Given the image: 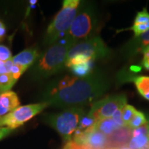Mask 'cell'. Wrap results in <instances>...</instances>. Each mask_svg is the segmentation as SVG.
Returning a JSON list of instances; mask_svg holds the SVG:
<instances>
[{"label": "cell", "mask_w": 149, "mask_h": 149, "mask_svg": "<svg viewBox=\"0 0 149 149\" xmlns=\"http://www.w3.org/2000/svg\"><path fill=\"white\" fill-rule=\"evenodd\" d=\"M109 86V80L100 71L92 72L83 77L68 74L48 85L42 95L43 102L59 109L81 107L93 104Z\"/></svg>", "instance_id": "1"}, {"label": "cell", "mask_w": 149, "mask_h": 149, "mask_svg": "<svg viewBox=\"0 0 149 149\" xmlns=\"http://www.w3.org/2000/svg\"><path fill=\"white\" fill-rule=\"evenodd\" d=\"M74 45L75 43L66 35L50 46L39 57L31 68L33 79H46L64 69L68 51Z\"/></svg>", "instance_id": "2"}, {"label": "cell", "mask_w": 149, "mask_h": 149, "mask_svg": "<svg viewBox=\"0 0 149 149\" xmlns=\"http://www.w3.org/2000/svg\"><path fill=\"white\" fill-rule=\"evenodd\" d=\"M97 22V14L94 4L90 2L80 3L67 35L76 44L94 36Z\"/></svg>", "instance_id": "3"}, {"label": "cell", "mask_w": 149, "mask_h": 149, "mask_svg": "<svg viewBox=\"0 0 149 149\" xmlns=\"http://www.w3.org/2000/svg\"><path fill=\"white\" fill-rule=\"evenodd\" d=\"M81 3L79 0H64L62 8L57 13L46 30L44 43L52 46L68 34L73 22L78 8Z\"/></svg>", "instance_id": "4"}, {"label": "cell", "mask_w": 149, "mask_h": 149, "mask_svg": "<svg viewBox=\"0 0 149 149\" xmlns=\"http://www.w3.org/2000/svg\"><path fill=\"white\" fill-rule=\"evenodd\" d=\"M85 115L81 107L66 109L61 113L48 115L46 122L58 133L64 141L71 140L80 121Z\"/></svg>", "instance_id": "5"}, {"label": "cell", "mask_w": 149, "mask_h": 149, "mask_svg": "<svg viewBox=\"0 0 149 149\" xmlns=\"http://www.w3.org/2000/svg\"><path fill=\"white\" fill-rule=\"evenodd\" d=\"M78 54L88 56L93 60L105 59L110 57L111 51L106 45L101 37L93 36L78 42L72 46L68 51L66 60Z\"/></svg>", "instance_id": "6"}, {"label": "cell", "mask_w": 149, "mask_h": 149, "mask_svg": "<svg viewBox=\"0 0 149 149\" xmlns=\"http://www.w3.org/2000/svg\"><path fill=\"white\" fill-rule=\"evenodd\" d=\"M48 107V104L43 102L19 107L0 118V127L4 126L13 130L15 129L24 125V123L31 120Z\"/></svg>", "instance_id": "7"}, {"label": "cell", "mask_w": 149, "mask_h": 149, "mask_svg": "<svg viewBox=\"0 0 149 149\" xmlns=\"http://www.w3.org/2000/svg\"><path fill=\"white\" fill-rule=\"evenodd\" d=\"M127 104L126 95H114L93 102L88 115L94 117L97 122L102 119L111 118L115 111Z\"/></svg>", "instance_id": "8"}, {"label": "cell", "mask_w": 149, "mask_h": 149, "mask_svg": "<svg viewBox=\"0 0 149 149\" xmlns=\"http://www.w3.org/2000/svg\"><path fill=\"white\" fill-rule=\"evenodd\" d=\"M132 131L128 126H123L115 130L111 135L108 136V146L109 148L120 149L128 146L132 137Z\"/></svg>", "instance_id": "9"}, {"label": "cell", "mask_w": 149, "mask_h": 149, "mask_svg": "<svg viewBox=\"0 0 149 149\" xmlns=\"http://www.w3.org/2000/svg\"><path fill=\"white\" fill-rule=\"evenodd\" d=\"M149 45V31L140 36L134 37L124 46V53L128 57H133L137 54L143 53Z\"/></svg>", "instance_id": "10"}, {"label": "cell", "mask_w": 149, "mask_h": 149, "mask_svg": "<svg viewBox=\"0 0 149 149\" xmlns=\"http://www.w3.org/2000/svg\"><path fill=\"white\" fill-rule=\"evenodd\" d=\"M19 104L17 95L13 91H8L0 93V116L13 111L19 107Z\"/></svg>", "instance_id": "11"}, {"label": "cell", "mask_w": 149, "mask_h": 149, "mask_svg": "<svg viewBox=\"0 0 149 149\" xmlns=\"http://www.w3.org/2000/svg\"><path fill=\"white\" fill-rule=\"evenodd\" d=\"M39 57L40 54L37 48H29L12 57V61L15 65L29 68L34 65Z\"/></svg>", "instance_id": "12"}, {"label": "cell", "mask_w": 149, "mask_h": 149, "mask_svg": "<svg viewBox=\"0 0 149 149\" xmlns=\"http://www.w3.org/2000/svg\"><path fill=\"white\" fill-rule=\"evenodd\" d=\"M120 128V126L117 125L112 118L102 119V120H98L95 126V129L104 133L107 137L111 135L112 133H114L115 130Z\"/></svg>", "instance_id": "13"}, {"label": "cell", "mask_w": 149, "mask_h": 149, "mask_svg": "<svg viewBox=\"0 0 149 149\" xmlns=\"http://www.w3.org/2000/svg\"><path fill=\"white\" fill-rule=\"evenodd\" d=\"M132 81L139 95L149 101V76H135Z\"/></svg>", "instance_id": "14"}, {"label": "cell", "mask_w": 149, "mask_h": 149, "mask_svg": "<svg viewBox=\"0 0 149 149\" xmlns=\"http://www.w3.org/2000/svg\"><path fill=\"white\" fill-rule=\"evenodd\" d=\"M93 61L94 60H90L82 64L74 65L69 68L74 76L79 77H86L93 72Z\"/></svg>", "instance_id": "15"}, {"label": "cell", "mask_w": 149, "mask_h": 149, "mask_svg": "<svg viewBox=\"0 0 149 149\" xmlns=\"http://www.w3.org/2000/svg\"><path fill=\"white\" fill-rule=\"evenodd\" d=\"M149 146V139L147 134H139L132 137L128 144L131 149H147Z\"/></svg>", "instance_id": "16"}, {"label": "cell", "mask_w": 149, "mask_h": 149, "mask_svg": "<svg viewBox=\"0 0 149 149\" xmlns=\"http://www.w3.org/2000/svg\"><path fill=\"white\" fill-rule=\"evenodd\" d=\"M17 80L14 79L10 73L0 74V93L10 91Z\"/></svg>", "instance_id": "17"}, {"label": "cell", "mask_w": 149, "mask_h": 149, "mask_svg": "<svg viewBox=\"0 0 149 149\" xmlns=\"http://www.w3.org/2000/svg\"><path fill=\"white\" fill-rule=\"evenodd\" d=\"M147 123H148V120L145 115L141 112L137 111L135 116L128 124V127H129L130 129H135L141 126L145 125Z\"/></svg>", "instance_id": "18"}, {"label": "cell", "mask_w": 149, "mask_h": 149, "mask_svg": "<svg viewBox=\"0 0 149 149\" xmlns=\"http://www.w3.org/2000/svg\"><path fill=\"white\" fill-rule=\"evenodd\" d=\"M137 110L133 106L126 104L122 109V120L124 126H128L129 122L131 121L133 117L135 116Z\"/></svg>", "instance_id": "19"}, {"label": "cell", "mask_w": 149, "mask_h": 149, "mask_svg": "<svg viewBox=\"0 0 149 149\" xmlns=\"http://www.w3.org/2000/svg\"><path fill=\"white\" fill-rule=\"evenodd\" d=\"M128 30H131L133 31L135 37H139L143 33L149 31V22L146 24H133V25L129 29H128Z\"/></svg>", "instance_id": "20"}, {"label": "cell", "mask_w": 149, "mask_h": 149, "mask_svg": "<svg viewBox=\"0 0 149 149\" xmlns=\"http://www.w3.org/2000/svg\"><path fill=\"white\" fill-rule=\"evenodd\" d=\"M149 22V13L147 11V9L144 8L140 12L137 13L136 15L134 23L135 24H146Z\"/></svg>", "instance_id": "21"}, {"label": "cell", "mask_w": 149, "mask_h": 149, "mask_svg": "<svg viewBox=\"0 0 149 149\" xmlns=\"http://www.w3.org/2000/svg\"><path fill=\"white\" fill-rule=\"evenodd\" d=\"M28 68L27 67H24L22 66H19V65L13 64L12 68L10 70V74L13 77L14 79L17 80L19 78L21 77V75L24 73V72Z\"/></svg>", "instance_id": "22"}, {"label": "cell", "mask_w": 149, "mask_h": 149, "mask_svg": "<svg viewBox=\"0 0 149 149\" xmlns=\"http://www.w3.org/2000/svg\"><path fill=\"white\" fill-rule=\"evenodd\" d=\"M12 59V55L9 48L6 46L0 45V60L6 62Z\"/></svg>", "instance_id": "23"}, {"label": "cell", "mask_w": 149, "mask_h": 149, "mask_svg": "<svg viewBox=\"0 0 149 149\" xmlns=\"http://www.w3.org/2000/svg\"><path fill=\"white\" fill-rule=\"evenodd\" d=\"M124 107L120 108L119 109H117V111H115L114 114H113V116H112V119H113V120L116 123L117 125L120 126V127L125 126L122 120V109Z\"/></svg>", "instance_id": "24"}, {"label": "cell", "mask_w": 149, "mask_h": 149, "mask_svg": "<svg viewBox=\"0 0 149 149\" xmlns=\"http://www.w3.org/2000/svg\"><path fill=\"white\" fill-rule=\"evenodd\" d=\"M142 53L144 54V57L141 64L145 69L149 70V48L146 47L145 48Z\"/></svg>", "instance_id": "25"}, {"label": "cell", "mask_w": 149, "mask_h": 149, "mask_svg": "<svg viewBox=\"0 0 149 149\" xmlns=\"http://www.w3.org/2000/svg\"><path fill=\"white\" fill-rule=\"evenodd\" d=\"M63 149H84L83 147L80 146L78 144L71 139V140L67 141L65 146L63 148Z\"/></svg>", "instance_id": "26"}, {"label": "cell", "mask_w": 149, "mask_h": 149, "mask_svg": "<svg viewBox=\"0 0 149 149\" xmlns=\"http://www.w3.org/2000/svg\"><path fill=\"white\" fill-rule=\"evenodd\" d=\"M13 130L8 127H0V140L8 135Z\"/></svg>", "instance_id": "27"}, {"label": "cell", "mask_w": 149, "mask_h": 149, "mask_svg": "<svg viewBox=\"0 0 149 149\" xmlns=\"http://www.w3.org/2000/svg\"><path fill=\"white\" fill-rule=\"evenodd\" d=\"M3 66H4V67H5L7 73H10L11 68H12L13 66V62L12 59H9V60L6 61V62H4Z\"/></svg>", "instance_id": "28"}, {"label": "cell", "mask_w": 149, "mask_h": 149, "mask_svg": "<svg viewBox=\"0 0 149 149\" xmlns=\"http://www.w3.org/2000/svg\"><path fill=\"white\" fill-rule=\"evenodd\" d=\"M6 35V28L5 26L0 27V42L1 40H3V39L4 38Z\"/></svg>", "instance_id": "29"}, {"label": "cell", "mask_w": 149, "mask_h": 149, "mask_svg": "<svg viewBox=\"0 0 149 149\" xmlns=\"http://www.w3.org/2000/svg\"><path fill=\"white\" fill-rule=\"evenodd\" d=\"M30 3H31V4H35L37 2V0H35V1H33V0H31V1H29Z\"/></svg>", "instance_id": "30"}, {"label": "cell", "mask_w": 149, "mask_h": 149, "mask_svg": "<svg viewBox=\"0 0 149 149\" xmlns=\"http://www.w3.org/2000/svg\"><path fill=\"white\" fill-rule=\"evenodd\" d=\"M147 126H148V139H149V119L148 120V123H147Z\"/></svg>", "instance_id": "31"}, {"label": "cell", "mask_w": 149, "mask_h": 149, "mask_svg": "<svg viewBox=\"0 0 149 149\" xmlns=\"http://www.w3.org/2000/svg\"><path fill=\"white\" fill-rule=\"evenodd\" d=\"M120 149H131V148H130L129 147H128V146H126L122 147V148H120Z\"/></svg>", "instance_id": "32"}, {"label": "cell", "mask_w": 149, "mask_h": 149, "mask_svg": "<svg viewBox=\"0 0 149 149\" xmlns=\"http://www.w3.org/2000/svg\"><path fill=\"white\" fill-rule=\"evenodd\" d=\"M3 64H4V62H3V61H2L0 60V67L2 66Z\"/></svg>", "instance_id": "33"}, {"label": "cell", "mask_w": 149, "mask_h": 149, "mask_svg": "<svg viewBox=\"0 0 149 149\" xmlns=\"http://www.w3.org/2000/svg\"><path fill=\"white\" fill-rule=\"evenodd\" d=\"M4 26V24H3L2 22H1V21H0V27H1V26Z\"/></svg>", "instance_id": "34"}, {"label": "cell", "mask_w": 149, "mask_h": 149, "mask_svg": "<svg viewBox=\"0 0 149 149\" xmlns=\"http://www.w3.org/2000/svg\"><path fill=\"white\" fill-rule=\"evenodd\" d=\"M106 149H118V148H106Z\"/></svg>", "instance_id": "35"}, {"label": "cell", "mask_w": 149, "mask_h": 149, "mask_svg": "<svg viewBox=\"0 0 149 149\" xmlns=\"http://www.w3.org/2000/svg\"><path fill=\"white\" fill-rule=\"evenodd\" d=\"M147 149H149V146H148V148H147Z\"/></svg>", "instance_id": "36"}, {"label": "cell", "mask_w": 149, "mask_h": 149, "mask_svg": "<svg viewBox=\"0 0 149 149\" xmlns=\"http://www.w3.org/2000/svg\"><path fill=\"white\" fill-rule=\"evenodd\" d=\"M147 47H148V48H149V45H148V46H147Z\"/></svg>", "instance_id": "37"}]
</instances>
